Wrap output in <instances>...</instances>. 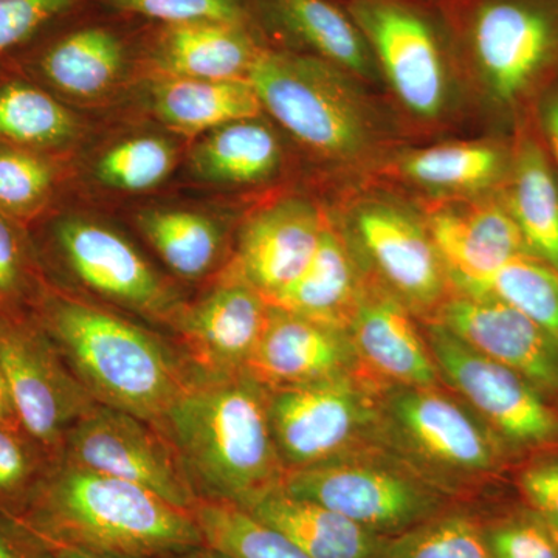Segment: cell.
Segmentation results:
<instances>
[{
	"label": "cell",
	"mask_w": 558,
	"mask_h": 558,
	"mask_svg": "<svg viewBox=\"0 0 558 558\" xmlns=\"http://www.w3.org/2000/svg\"><path fill=\"white\" fill-rule=\"evenodd\" d=\"M248 83L290 137L343 183L374 178L413 143L384 92L328 61L264 47Z\"/></svg>",
	"instance_id": "obj_1"
},
{
	"label": "cell",
	"mask_w": 558,
	"mask_h": 558,
	"mask_svg": "<svg viewBox=\"0 0 558 558\" xmlns=\"http://www.w3.org/2000/svg\"><path fill=\"white\" fill-rule=\"evenodd\" d=\"M481 134L513 137L558 75V0L439 3Z\"/></svg>",
	"instance_id": "obj_2"
},
{
	"label": "cell",
	"mask_w": 558,
	"mask_h": 558,
	"mask_svg": "<svg viewBox=\"0 0 558 558\" xmlns=\"http://www.w3.org/2000/svg\"><path fill=\"white\" fill-rule=\"evenodd\" d=\"M269 395L247 373L194 377L161 418L199 499L247 509L282 486L269 418Z\"/></svg>",
	"instance_id": "obj_3"
},
{
	"label": "cell",
	"mask_w": 558,
	"mask_h": 558,
	"mask_svg": "<svg viewBox=\"0 0 558 558\" xmlns=\"http://www.w3.org/2000/svg\"><path fill=\"white\" fill-rule=\"evenodd\" d=\"M35 319L100 405L159 425L196 377L170 337L78 296L46 293Z\"/></svg>",
	"instance_id": "obj_4"
},
{
	"label": "cell",
	"mask_w": 558,
	"mask_h": 558,
	"mask_svg": "<svg viewBox=\"0 0 558 558\" xmlns=\"http://www.w3.org/2000/svg\"><path fill=\"white\" fill-rule=\"evenodd\" d=\"M16 521L36 537L110 556L167 558L205 545L191 510L64 459L51 465Z\"/></svg>",
	"instance_id": "obj_5"
},
{
	"label": "cell",
	"mask_w": 558,
	"mask_h": 558,
	"mask_svg": "<svg viewBox=\"0 0 558 558\" xmlns=\"http://www.w3.org/2000/svg\"><path fill=\"white\" fill-rule=\"evenodd\" d=\"M368 43L385 97L413 143L464 130L472 106L449 21L433 0H343Z\"/></svg>",
	"instance_id": "obj_6"
},
{
	"label": "cell",
	"mask_w": 558,
	"mask_h": 558,
	"mask_svg": "<svg viewBox=\"0 0 558 558\" xmlns=\"http://www.w3.org/2000/svg\"><path fill=\"white\" fill-rule=\"evenodd\" d=\"M333 197L330 215L366 274L421 322L435 317L453 286L421 204L377 179L343 183Z\"/></svg>",
	"instance_id": "obj_7"
},
{
	"label": "cell",
	"mask_w": 558,
	"mask_h": 558,
	"mask_svg": "<svg viewBox=\"0 0 558 558\" xmlns=\"http://www.w3.org/2000/svg\"><path fill=\"white\" fill-rule=\"evenodd\" d=\"M381 444L447 495L515 459L478 414L442 387H385Z\"/></svg>",
	"instance_id": "obj_8"
},
{
	"label": "cell",
	"mask_w": 558,
	"mask_h": 558,
	"mask_svg": "<svg viewBox=\"0 0 558 558\" xmlns=\"http://www.w3.org/2000/svg\"><path fill=\"white\" fill-rule=\"evenodd\" d=\"M281 487L387 538L439 515L449 498L385 447L293 470L286 473Z\"/></svg>",
	"instance_id": "obj_9"
},
{
	"label": "cell",
	"mask_w": 558,
	"mask_h": 558,
	"mask_svg": "<svg viewBox=\"0 0 558 558\" xmlns=\"http://www.w3.org/2000/svg\"><path fill=\"white\" fill-rule=\"evenodd\" d=\"M384 388L360 371L300 387L267 389L271 433L286 472L384 447Z\"/></svg>",
	"instance_id": "obj_10"
},
{
	"label": "cell",
	"mask_w": 558,
	"mask_h": 558,
	"mask_svg": "<svg viewBox=\"0 0 558 558\" xmlns=\"http://www.w3.org/2000/svg\"><path fill=\"white\" fill-rule=\"evenodd\" d=\"M440 380L515 459L558 449V407L519 373L486 357L435 319L422 322Z\"/></svg>",
	"instance_id": "obj_11"
},
{
	"label": "cell",
	"mask_w": 558,
	"mask_h": 558,
	"mask_svg": "<svg viewBox=\"0 0 558 558\" xmlns=\"http://www.w3.org/2000/svg\"><path fill=\"white\" fill-rule=\"evenodd\" d=\"M0 369L22 427L61 459L70 429L97 402L35 317L0 311Z\"/></svg>",
	"instance_id": "obj_12"
},
{
	"label": "cell",
	"mask_w": 558,
	"mask_h": 558,
	"mask_svg": "<svg viewBox=\"0 0 558 558\" xmlns=\"http://www.w3.org/2000/svg\"><path fill=\"white\" fill-rule=\"evenodd\" d=\"M61 459L148 488L182 509H193L199 499L174 444L159 425L100 403L70 429Z\"/></svg>",
	"instance_id": "obj_13"
},
{
	"label": "cell",
	"mask_w": 558,
	"mask_h": 558,
	"mask_svg": "<svg viewBox=\"0 0 558 558\" xmlns=\"http://www.w3.org/2000/svg\"><path fill=\"white\" fill-rule=\"evenodd\" d=\"M54 238L70 275L106 303L163 328L183 303L174 286L119 231L69 218L58 223Z\"/></svg>",
	"instance_id": "obj_14"
},
{
	"label": "cell",
	"mask_w": 558,
	"mask_h": 558,
	"mask_svg": "<svg viewBox=\"0 0 558 558\" xmlns=\"http://www.w3.org/2000/svg\"><path fill=\"white\" fill-rule=\"evenodd\" d=\"M271 304L230 270L194 301H183L165 328L194 376L245 373L269 322Z\"/></svg>",
	"instance_id": "obj_15"
},
{
	"label": "cell",
	"mask_w": 558,
	"mask_h": 558,
	"mask_svg": "<svg viewBox=\"0 0 558 558\" xmlns=\"http://www.w3.org/2000/svg\"><path fill=\"white\" fill-rule=\"evenodd\" d=\"M513 156V137L439 138L396 150L377 174L418 204L481 199L501 193Z\"/></svg>",
	"instance_id": "obj_16"
},
{
	"label": "cell",
	"mask_w": 558,
	"mask_h": 558,
	"mask_svg": "<svg viewBox=\"0 0 558 558\" xmlns=\"http://www.w3.org/2000/svg\"><path fill=\"white\" fill-rule=\"evenodd\" d=\"M328 219V205L300 194L264 205L242 226L226 269L270 301L306 269Z\"/></svg>",
	"instance_id": "obj_17"
},
{
	"label": "cell",
	"mask_w": 558,
	"mask_h": 558,
	"mask_svg": "<svg viewBox=\"0 0 558 558\" xmlns=\"http://www.w3.org/2000/svg\"><path fill=\"white\" fill-rule=\"evenodd\" d=\"M458 339L515 371L558 400V340L515 307L486 295L451 292L435 317Z\"/></svg>",
	"instance_id": "obj_18"
},
{
	"label": "cell",
	"mask_w": 558,
	"mask_h": 558,
	"mask_svg": "<svg viewBox=\"0 0 558 558\" xmlns=\"http://www.w3.org/2000/svg\"><path fill=\"white\" fill-rule=\"evenodd\" d=\"M363 373L381 387H438L422 322L369 277L348 326Z\"/></svg>",
	"instance_id": "obj_19"
},
{
	"label": "cell",
	"mask_w": 558,
	"mask_h": 558,
	"mask_svg": "<svg viewBox=\"0 0 558 558\" xmlns=\"http://www.w3.org/2000/svg\"><path fill=\"white\" fill-rule=\"evenodd\" d=\"M360 371L348 330L275 306L245 368L266 389L300 387Z\"/></svg>",
	"instance_id": "obj_20"
},
{
	"label": "cell",
	"mask_w": 558,
	"mask_h": 558,
	"mask_svg": "<svg viewBox=\"0 0 558 558\" xmlns=\"http://www.w3.org/2000/svg\"><path fill=\"white\" fill-rule=\"evenodd\" d=\"M451 286L487 277L529 255L501 193L481 199L421 204Z\"/></svg>",
	"instance_id": "obj_21"
},
{
	"label": "cell",
	"mask_w": 558,
	"mask_h": 558,
	"mask_svg": "<svg viewBox=\"0 0 558 558\" xmlns=\"http://www.w3.org/2000/svg\"><path fill=\"white\" fill-rule=\"evenodd\" d=\"M368 281L369 275L357 253L329 211L328 223L311 263L269 303L301 317L348 330Z\"/></svg>",
	"instance_id": "obj_22"
},
{
	"label": "cell",
	"mask_w": 558,
	"mask_h": 558,
	"mask_svg": "<svg viewBox=\"0 0 558 558\" xmlns=\"http://www.w3.org/2000/svg\"><path fill=\"white\" fill-rule=\"evenodd\" d=\"M259 7L267 24L295 47L293 51L339 65L384 92L368 43L343 3L333 0H259Z\"/></svg>",
	"instance_id": "obj_23"
},
{
	"label": "cell",
	"mask_w": 558,
	"mask_h": 558,
	"mask_svg": "<svg viewBox=\"0 0 558 558\" xmlns=\"http://www.w3.org/2000/svg\"><path fill=\"white\" fill-rule=\"evenodd\" d=\"M501 197L529 255L558 271V174L534 120L513 135L512 163Z\"/></svg>",
	"instance_id": "obj_24"
},
{
	"label": "cell",
	"mask_w": 558,
	"mask_h": 558,
	"mask_svg": "<svg viewBox=\"0 0 558 558\" xmlns=\"http://www.w3.org/2000/svg\"><path fill=\"white\" fill-rule=\"evenodd\" d=\"M245 510L292 539L311 558H384L389 542L282 487L267 492Z\"/></svg>",
	"instance_id": "obj_25"
},
{
	"label": "cell",
	"mask_w": 558,
	"mask_h": 558,
	"mask_svg": "<svg viewBox=\"0 0 558 558\" xmlns=\"http://www.w3.org/2000/svg\"><path fill=\"white\" fill-rule=\"evenodd\" d=\"M260 46L247 25L196 22L170 25L159 60L172 76L199 80H247Z\"/></svg>",
	"instance_id": "obj_26"
},
{
	"label": "cell",
	"mask_w": 558,
	"mask_h": 558,
	"mask_svg": "<svg viewBox=\"0 0 558 558\" xmlns=\"http://www.w3.org/2000/svg\"><path fill=\"white\" fill-rule=\"evenodd\" d=\"M153 106L167 126L189 135L211 132L263 113L248 80L171 76L154 87Z\"/></svg>",
	"instance_id": "obj_27"
},
{
	"label": "cell",
	"mask_w": 558,
	"mask_h": 558,
	"mask_svg": "<svg viewBox=\"0 0 558 558\" xmlns=\"http://www.w3.org/2000/svg\"><path fill=\"white\" fill-rule=\"evenodd\" d=\"M284 150L277 132L260 117L233 121L209 132L191 156L199 178L227 185H260L277 178Z\"/></svg>",
	"instance_id": "obj_28"
},
{
	"label": "cell",
	"mask_w": 558,
	"mask_h": 558,
	"mask_svg": "<svg viewBox=\"0 0 558 558\" xmlns=\"http://www.w3.org/2000/svg\"><path fill=\"white\" fill-rule=\"evenodd\" d=\"M150 247L182 279L208 277L222 255L223 233L215 220L186 209H153L138 218Z\"/></svg>",
	"instance_id": "obj_29"
},
{
	"label": "cell",
	"mask_w": 558,
	"mask_h": 558,
	"mask_svg": "<svg viewBox=\"0 0 558 558\" xmlns=\"http://www.w3.org/2000/svg\"><path fill=\"white\" fill-rule=\"evenodd\" d=\"M124 64L123 44L105 28H84L54 44L40 62L44 75L73 97H97L116 83Z\"/></svg>",
	"instance_id": "obj_30"
},
{
	"label": "cell",
	"mask_w": 558,
	"mask_h": 558,
	"mask_svg": "<svg viewBox=\"0 0 558 558\" xmlns=\"http://www.w3.org/2000/svg\"><path fill=\"white\" fill-rule=\"evenodd\" d=\"M453 289L502 301L558 340V271L534 256H520L487 277L457 282Z\"/></svg>",
	"instance_id": "obj_31"
},
{
	"label": "cell",
	"mask_w": 558,
	"mask_h": 558,
	"mask_svg": "<svg viewBox=\"0 0 558 558\" xmlns=\"http://www.w3.org/2000/svg\"><path fill=\"white\" fill-rule=\"evenodd\" d=\"M191 512L205 545L231 558H311L292 539L240 506L197 499Z\"/></svg>",
	"instance_id": "obj_32"
},
{
	"label": "cell",
	"mask_w": 558,
	"mask_h": 558,
	"mask_svg": "<svg viewBox=\"0 0 558 558\" xmlns=\"http://www.w3.org/2000/svg\"><path fill=\"white\" fill-rule=\"evenodd\" d=\"M78 124L68 108L46 92L11 83L0 89V138L27 146L62 145Z\"/></svg>",
	"instance_id": "obj_33"
},
{
	"label": "cell",
	"mask_w": 558,
	"mask_h": 558,
	"mask_svg": "<svg viewBox=\"0 0 558 558\" xmlns=\"http://www.w3.org/2000/svg\"><path fill=\"white\" fill-rule=\"evenodd\" d=\"M384 558H494L483 524L465 513L433 517L418 526L389 538Z\"/></svg>",
	"instance_id": "obj_34"
},
{
	"label": "cell",
	"mask_w": 558,
	"mask_h": 558,
	"mask_svg": "<svg viewBox=\"0 0 558 558\" xmlns=\"http://www.w3.org/2000/svg\"><path fill=\"white\" fill-rule=\"evenodd\" d=\"M57 461L22 425L0 424V515L20 520Z\"/></svg>",
	"instance_id": "obj_35"
},
{
	"label": "cell",
	"mask_w": 558,
	"mask_h": 558,
	"mask_svg": "<svg viewBox=\"0 0 558 558\" xmlns=\"http://www.w3.org/2000/svg\"><path fill=\"white\" fill-rule=\"evenodd\" d=\"M174 148L163 138L137 137L117 143L98 160L97 178L110 189L146 191L171 174Z\"/></svg>",
	"instance_id": "obj_36"
},
{
	"label": "cell",
	"mask_w": 558,
	"mask_h": 558,
	"mask_svg": "<svg viewBox=\"0 0 558 558\" xmlns=\"http://www.w3.org/2000/svg\"><path fill=\"white\" fill-rule=\"evenodd\" d=\"M53 185L50 165L35 154L0 149V209L24 216L40 207Z\"/></svg>",
	"instance_id": "obj_37"
},
{
	"label": "cell",
	"mask_w": 558,
	"mask_h": 558,
	"mask_svg": "<svg viewBox=\"0 0 558 558\" xmlns=\"http://www.w3.org/2000/svg\"><path fill=\"white\" fill-rule=\"evenodd\" d=\"M483 532L494 558H558L553 529L526 506L483 524Z\"/></svg>",
	"instance_id": "obj_38"
},
{
	"label": "cell",
	"mask_w": 558,
	"mask_h": 558,
	"mask_svg": "<svg viewBox=\"0 0 558 558\" xmlns=\"http://www.w3.org/2000/svg\"><path fill=\"white\" fill-rule=\"evenodd\" d=\"M113 9L167 22L170 25L196 22L248 24L245 0H108Z\"/></svg>",
	"instance_id": "obj_39"
},
{
	"label": "cell",
	"mask_w": 558,
	"mask_h": 558,
	"mask_svg": "<svg viewBox=\"0 0 558 558\" xmlns=\"http://www.w3.org/2000/svg\"><path fill=\"white\" fill-rule=\"evenodd\" d=\"M523 505L558 531V449L529 454L515 475Z\"/></svg>",
	"instance_id": "obj_40"
},
{
	"label": "cell",
	"mask_w": 558,
	"mask_h": 558,
	"mask_svg": "<svg viewBox=\"0 0 558 558\" xmlns=\"http://www.w3.org/2000/svg\"><path fill=\"white\" fill-rule=\"evenodd\" d=\"M80 0H0V54L31 39Z\"/></svg>",
	"instance_id": "obj_41"
},
{
	"label": "cell",
	"mask_w": 558,
	"mask_h": 558,
	"mask_svg": "<svg viewBox=\"0 0 558 558\" xmlns=\"http://www.w3.org/2000/svg\"><path fill=\"white\" fill-rule=\"evenodd\" d=\"M24 267L20 240L0 215V300L20 292L24 282Z\"/></svg>",
	"instance_id": "obj_42"
},
{
	"label": "cell",
	"mask_w": 558,
	"mask_h": 558,
	"mask_svg": "<svg viewBox=\"0 0 558 558\" xmlns=\"http://www.w3.org/2000/svg\"><path fill=\"white\" fill-rule=\"evenodd\" d=\"M0 558H54L20 521L0 515Z\"/></svg>",
	"instance_id": "obj_43"
},
{
	"label": "cell",
	"mask_w": 558,
	"mask_h": 558,
	"mask_svg": "<svg viewBox=\"0 0 558 558\" xmlns=\"http://www.w3.org/2000/svg\"><path fill=\"white\" fill-rule=\"evenodd\" d=\"M532 120L545 142L558 174V75L539 97Z\"/></svg>",
	"instance_id": "obj_44"
},
{
	"label": "cell",
	"mask_w": 558,
	"mask_h": 558,
	"mask_svg": "<svg viewBox=\"0 0 558 558\" xmlns=\"http://www.w3.org/2000/svg\"><path fill=\"white\" fill-rule=\"evenodd\" d=\"M36 538H38L39 542L50 550L51 556L54 558H128L110 556V554L92 553V550L73 548V546L62 545V543L50 542V539Z\"/></svg>",
	"instance_id": "obj_45"
},
{
	"label": "cell",
	"mask_w": 558,
	"mask_h": 558,
	"mask_svg": "<svg viewBox=\"0 0 558 558\" xmlns=\"http://www.w3.org/2000/svg\"><path fill=\"white\" fill-rule=\"evenodd\" d=\"M0 424L21 425L5 376L0 369Z\"/></svg>",
	"instance_id": "obj_46"
},
{
	"label": "cell",
	"mask_w": 558,
	"mask_h": 558,
	"mask_svg": "<svg viewBox=\"0 0 558 558\" xmlns=\"http://www.w3.org/2000/svg\"><path fill=\"white\" fill-rule=\"evenodd\" d=\"M167 558H231L227 556V554L220 553V550L211 548V546L204 545L197 546V548H193L190 550H185V553L178 554V556H171Z\"/></svg>",
	"instance_id": "obj_47"
},
{
	"label": "cell",
	"mask_w": 558,
	"mask_h": 558,
	"mask_svg": "<svg viewBox=\"0 0 558 558\" xmlns=\"http://www.w3.org/2000/svg\"><path fill=\"white\" fill-rule=\"evenodd\" d=\"M433 2H436V3H447V2H450V0H433Z\"/></svg>",
	"instance_id": "obj_48"
},
{
	"label": "cell",
	"mask_w": 558,
	"mask_h": 558,
	"mask_svg": "<svg viewBox=\"0 0 558 558\" xmlns=\"http://www.w3.org/2000/svg\"><path fill=\"white\" fill-rule=\"evenodd\" d=\"M553 531H554V529H553ZM554 534H556L557 545H558V531H554Z\"/></svg>",
	"instance_id": "obj_49"
},
{
	"label": "cell",
	"mask_w": 558,
	"mask_h": 558,
	"mask_svg": "<svg viewBox=\"0 0 558 558\" xmlns=\"http://www.w3.org/2000/svg\"><path fill=\"white\" fill-rule=\"evenodd\" d=\"M556 405L558 407V400H557V402H556Z\"/></svg>",
	"instance_id": "obj_50"
}]
</instances>
